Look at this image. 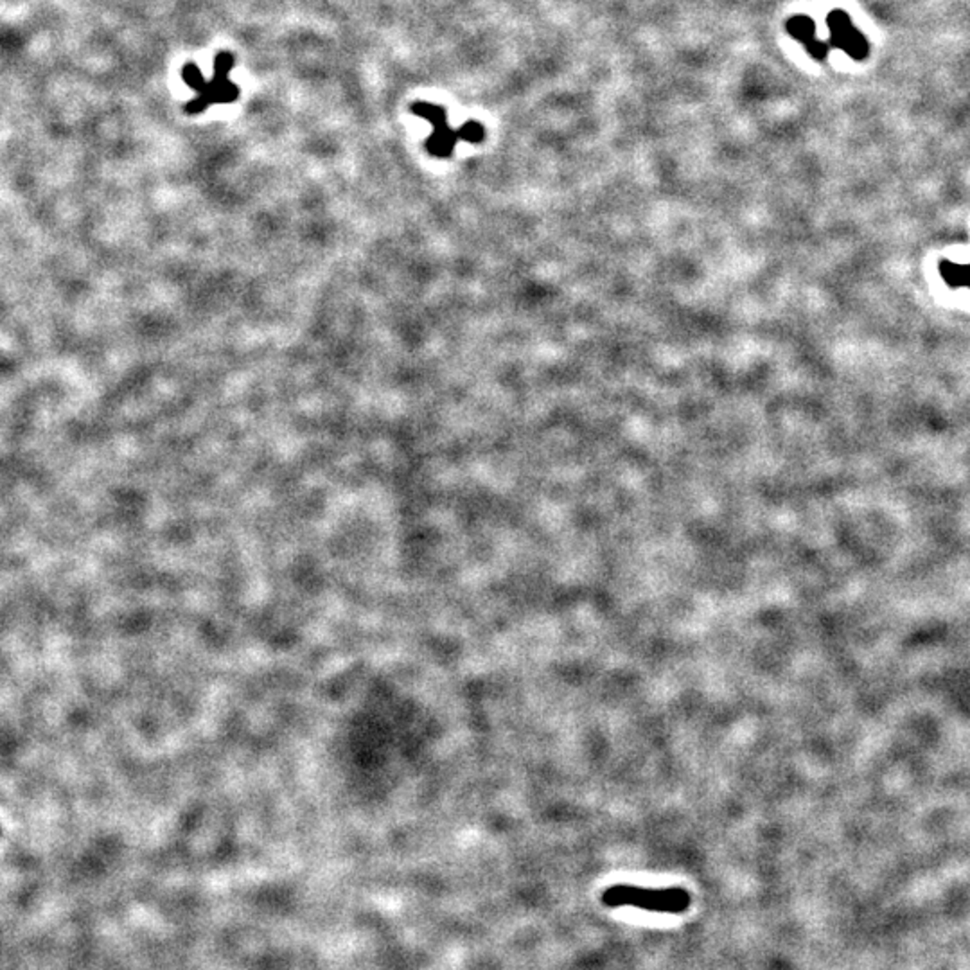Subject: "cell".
<instances>
[{
    "label": "cell",
    "mask_w": 970,
    "mask_h": 970,
    "mask_svg": "<svg viewBox=\"0 0 970 970\" xmlns=\"http://www.w3.org/2000/svg\"><path fill=\"white\" fill-rule=\"evenodd\" d=\"M602 902L608 907L633 906L654 913H683L690 906V895L681 888L649 889L638 886H611L604 891Z\"/></svg>",
    "instance_id": "cell-2"
},
{
    "label": "cell",
    "mask_w": 970,
    "mask_h": 970,
    "mask_svg": "<svg viewBox=\"0 0 970 970\" xmlns=\"http://www.w3.org/2000/svg\"><path fill=\"white\" fill-rule=\"evenodd\" d=\"M234 64L235 60L230 53H219L214 60V76L210 81L205 80V76L194 64H187L182 69L183 81L198 94L185 106L187 114L196 115L212 105H228L239 98V87L230 81V71Z\"/></svg>",
    "instance_id": "cell-1"
},
{
    "label": "cell",
    "mask_w": 970,
    "mask_h": 970,
    "mask_svg": "<svg viewBox=\"0 0 970 970\" xmlns=\"http://www.w3.org/2000/svg\"><path fill=\"white\" fill-rule=\"evenodd\" d=\"M458 132H460V137L464 140H469L472 144H478V142H481L485 139V128H483V124H480L476 121H469V123L462 124L458 128Z\"/></svg>",
    "instance_id": "cell-7"
},
{
    "label": "cell",
    "mask_w": 970,
    "mask_h": 970,
    "mask_svg": "<svg viewBox=\"0 0 970 970\" xmlns=\"http://www.w3.org/2000/svg\"><path fill=\"white\" fill-rule=\"evenodd\" d=\"M786 30L787 33L798 40L805 51L818 62L825 60L830 53V44L829 42H823L816 37V24L811 17L807 15H795L791 17L787 22H786Z\"/></svg>",
    "instance_id": "cell-5"
},
{
    "label": "cell",
    "mask_w": 970,
    "mask_h": 970,
    "mask_svg": "<svg viewBox=\"0 0 970 970\" xmlns=\"http://www.w3.org/2000/svg\"><path fill=\"white\" fill-rule=\"evenodd\" d=\"M827 26L830 30V47L845 51L854 60H864L868 56L870 47L866 38L852 26V21L845 12L834 10L827 17Z\"/></svg>",
    "instance_id": "cell-4"
},
{
    "label": "cell",
    "mask_w": 970,
    "mask_h": 970,
    "mask_svg": "<svg viewBox=\"0 0 970 970\" xmlns=\"http://www.w3.org/2000/svg\"><path fill=\"white\" fill-rule=\"evenodd\" d=\"M940 272L947 285L950 286H970V267L968 265H956L950 261H943L940 267Z\"/></svg>",
    "instance_id": "cell-6"
},
{
    "label": "cell",
    "mask_w": 970,
    "mask_h": 970,
    "mask_svg": "<svg viewBox=\"0 0 970 970\" xmlns=\"http://www.w3.org/2000/svg\"><path fill=\"white\" fill-rule=\"evenodd\" d=\"M410 108L417 117L426 119L433 126V133L426 140V149L433 157L447 158L455 151L456 140H460L462 137L458 130H453L447 124L446 108L435 103H428V101H417Z\"/></svg>",
    "instance_id": "cell-3"
}]
</instances>
